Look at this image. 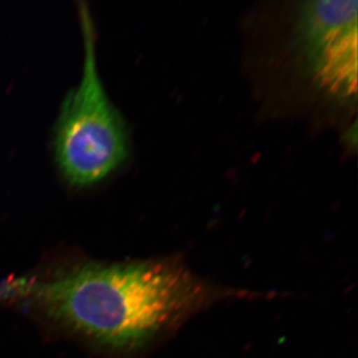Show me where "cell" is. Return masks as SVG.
<instances>
[{
	"mask_svg": "<svg viewBox=\"0 0 358 358\" xmlns=\"http://www.w3.org/2000/svg\"><path fill=\"white\" fill-rule=\"evenodd\" d=\"M84 42L81 81L66 94L53 129L54 160L72 187L86 188L109 178L129 157L127 122L100 77L96 33L86 2L78 3Z\"/></svg>",
	"mask_w": 358,
	"mask_h": 358,
	"instance_id": "cell-2",
	"label": "cell"
},
{
	"mask_svg": "<svg viewBox=\"0 0 358 358\" xmlns=\"http://www.w3.org/2000/svg\"><path fill=\"white\" fill-rule=\"evenodd\" d=\"M18 287L46 319L114 352H134L217 301L254 296L214 286L176 258L87 262Z\"/></svg>",
	"mask_w": 358,
	"mask_h": 358,
	"instance_id": "cell-1",
	"label": "cell"
},
{
	"mask_svg": "<svg viewBox=\"0 0 358 358\" xmlns=\"http://www.w3.org/2000/svg\"><path fill=\"white\" fill-rule=\"evenodd\" d=\"M357 0H315L303 4L298 38L313 81L336 98L357 87Z\"/></svg>",
	"mask_w": 358,
	"mask_h": 358,
	"instance_id": "cell-3",
	"label": "cell"
}]
</instances>
